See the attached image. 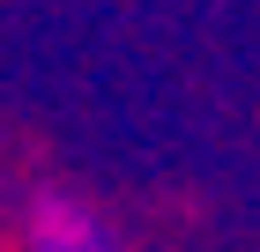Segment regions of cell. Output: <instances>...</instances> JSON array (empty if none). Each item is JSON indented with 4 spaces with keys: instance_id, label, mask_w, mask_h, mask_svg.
<instances>
[{
    "instance_id": "obj_1",
    "label": "cell",
    "mask_w": 260,
    "mask_h": 252,
    "mask_svg": "<svg viewBox=\"0 0 260 252\" xmlns=\"http://www.w3.org/2000/svg\"><path fill=\"white\" fill-rule=\"evenodd\" d=\"M15 252H119V237L104 230L89 208H75V200H38L22 215Z\"/></svg>"
}]
</instances>
